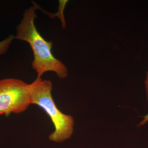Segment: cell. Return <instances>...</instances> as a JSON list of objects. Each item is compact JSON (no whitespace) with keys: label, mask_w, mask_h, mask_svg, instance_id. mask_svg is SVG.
<instances>
[{"label":"cell","mask_w":148,"mask_h":148,"mask_svg":"<svg viewBox=\"0 0 148 148\" xmlns=\"http://www.w3.org/2000/svg\"><path fill=\"white\" fill-rule=\"evenodd\" d=\"M34 5L26 9L20 23L16 28L15 39L25 41L31 45L34 55L32 68L37 72V78L45 72H53L61 79L68 76V69L64 63L53 56L51 52L53 42L46 40L38 32L35 24L37 18Z\"/></svg>","instance_id":"cell-1"},{"label":"cell","mask_w":148,"mask_h":148,"mask_svg":"<svg viewBox=\"0 0 148 148\" xmlns=\"http://www.w3.org/2000/svg\"><path fill=\"white\" fill-rule=\"evenodd\" d=\"M14 39V36L10 34L5 39L0 42V56L4 55L7 52L11 44Z\"/></svg>","instance_id":"cell-4"},{"label":"cell","mask_w":148,"mask_h":148,"mask_svg":"<svg viewBox=\"0 0 148 148\" xmlns=\"http://www.w3.org/2000/svg\"><path fill=\"white\" fill-rule=\"evenodd\" d=\"M31 85V104L36 105L45 111L55 127V130L49 135V139L56 143L70 139L73 132L74 118L72 116L63 114L57 108L51 95L52 83L37 78Z\"/></svg>","instance_id":"cell-2"},{"label":"cell","mask_w":148,"mask_h":148,"mask_svg":"<svg viewBox=\"0 0 148 148\" xmlns=\"http://www.w3.org/2000/svg\"><path fill=\"white\" fill-rule=\"evenodd\" d=\"M145 88L146 94L147 95V99L148 100V71L147 73V77L145 81Z\"/></svg>","instance_id":"cell-6"},{"label":"cell","mask_w":148,"mask_h":148,"mask_svg":"<svg viewBox=\"0 0 148 148\" xmlns=\"http://www.w3.org/2000/svg\"><path fill=\"white\" fill-rule=\"evenodd\" d=\"M31 84L14 78L0 80V115L23 112L31 105Z\"/></svg>","instance_id":"cell-3"},{"label":"cell","mask_w":148,"mask_h":148,"mask_svg":"<svg viewBox=\"0 0 148 148\" xmlns=\"http://www.w3.org/2000/svg\"><path fill=\"white\" fill-rule=\"evenodd\" d=\"M143 117H144V119L142 121L140 122V123L138 125V126L139 127L143 126V125L145 124L148 121V114Z\"/></svg>","instance_id":"cell-5"}]
</instances>
